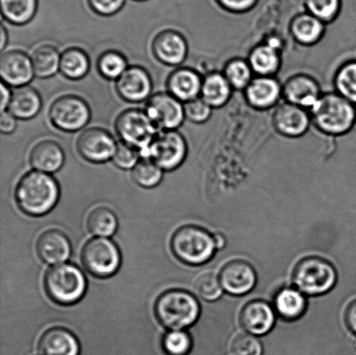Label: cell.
I'll return each instance as SVG.
<instances>
[{"label":"cell","instance_id":"1","mask_svg":"<svg viewBox=\"0 0 356 355\" xmlns=\"http://www.w3.org/2000/svg\"><path fill=\"white\" fill-rule=\"evenodd\" d=\"M15 197L21 210L27 215L40 217L48 213L57 204L58 184L50 174L34 170L20 179Z\"/></svg>","mask_w":356,"mask_h":355},{"label":"cell","instance_id":"2","mask_svg":"<svg viewBox=\"0 0 356 355\" xmlns=\"http://www.w3.org/2000/svg\"><path fill=\"white\" fill-rule=\"evenodd\" d=\"M155 313L159 322L165 328L181 330L197 322L200 307L191 294L173 290L160 295L156 302Z\"/></svg>","mask_w":356,"mask_h":355},{"label":"cell","instance_id":"3","mask_svg":"<svg viewBox=\"0 0 356 355\" xmlns=\"http://www.w3.org/2000/svg\"><path fill=\"white\" fill-rule=\"evenodd\" d=\"M44 288L52 301L60 305H72L85 295L86 279L78 267L61 263L48 270Z\"/></svg>","mask_w":356,"mask_h":355},{"label":"cell","instance_id":"4","mask_svg":"<svg viewBox=\"0 0 356 355\" xmlns=\"http://www.w3.org/2000/svg\"><path fill=\"white\" fill-rule=\"evenodd\" d=\"M172 249L178 259L190 265L207 263L214 255V238L204 229L184 226L177 229L172 239Z\"/></svg>","mask_w":356,"mask_h":355},{"label":"cell","instance_id":"5","mask_svg":"<svg viewBox=\"0 0 356 355\" xmlns=\"http://www.w3.org/2000/svg\"><path fill=\"white\" fill-rule=\"evenodd\" d=\"M115 129L121 142L138 149L142 158L159 133L148 115L139 109L122 111L117 117Z\"/></svg>","mask_w":356,"mask_h":355},{"label":"cell","instance_id":"6","mask_svg":"<svg viewBox=\"0 0 356 355\" xmlns=\"http://www.w3.org/2000/svg\"><path fill=\"white\" fill-rule=\"evenodd\" d=\"M293 281L300 290L307 295L327 293L334 286L337 273L327 261L319 257H307L296 266Z\"/></svg>","mask_w":356,"mask_h":355},{"label":"cell","instance_id":"7","mask_svg":"<svg viewBox=\"0 0 356 355\" xmlns=\"http://www.w3.org/2000/svg\"><path fill=\"white\" fill-rule=\"evenodd\" d=\"M83 266L92 276L107 278L120 269L121 255L113 242L107 238H94L83 249Z\"/></svg>","mask_w":356,"mask_h":355},{"label":"cell","instance_id":"8","mask_svg":"<svg viewBox=\"0 0 356 355\" xmlns=\"http://www.w3.org/2000/svg\"><path fill=\"white\" fill-rule=\"evenodd\" d=\"M90 116L88 104L75 95L58 97L49 109V118L52 125L65 132L82 130L89 123Z\"/></svg>","mask_w":356,"mask_h":355},{"label":"cell","instance_id":"9","mask_svg":"<svg viewBox=\"0 0 356 355\" xmlns=\"http://www.w3.org/2000/svg\"><path fill=\"white\" fill-rule=\"evenodd\" d=\"M186 154V142L179 132L162 131L156 135L143 158L151 159L163 170L170 172L183 163Z\"/></svg>","mask_w":356,"mask_h":355},{"label":"cell","instance_id":"10","mask_svg":"<svg viewBox=\"0 0 356 355\" xmlns=\"http://www.w3.org/2000/svg\"><path fill=\"white\" fill-rule=\"evenodd\" d=\"M313 111L321 128L332 133L348 131L355 121L353 106L338 96L329 95L320 99Z\"/></svg>","mask_w":356,"mask_h":355},{"label":"cell","instance_id":"11","mask_svg":"<svg viewBox=\"0 0 356 355\" xmlns=\"http://www.w3.org/2000/svg\"><path fill=\"white\" fill-rule=\"evenodd\" d=\"M145 113L156 128L162 131H175L183 124L184 106L170 93L159 92L149 97Z\"/></svg>","mask_w":356,"mask_h":355},{"label":"cell","instance_id":"12","mask_svg":"<svg viewBox=\"0 0 356 355\" xmlns=\"http://www.w3.org/2000/svg\"><path fill=\"white\" fill-rule=\"evenodd\" d=\"M117 142L109 132L101 128H90L83 131L76 141V149L86 161L103 163L113 159Z\"/></svg>","mask_w":356,"mask_h":355},{"label":"cell","instance_id":"13","mask_svg":"<svg viewBox=\"0 0 356 355\" xmlns=\"http://www.w3.org/2000/svg\"><path fill=\"white\" fill-rule=\"evenodd\" d=\"M152 88L151 75L140 66L128 67L116 82L118 96L130 103L143 102L149 99Z\"/></svg>","mask_w":356,"mask_h":355},{"label":"cell","instance_id":"14","mask_svg":"<svg viewBox=\"0 0 356 355\" xmlns=\"http://www.w3.org/2000/svg\"><path fill=\"white\" fill-rule=\"evenodd\" d=\"M0 76L6 85L17 88L26 85L35 76L31 58L22 51L5 52L0 58Z\"/></svg>","mask_w":356,"mask_h":355},{"label":"cell","instance_id":"15","mask_svg":"<svg viewBox=\"0 0 356 355\" xmlns=\"http://www.w3.org/2000/svg\"><path fill=\"white\" fill-rule=\"evenodd\" d=\"M154 57L163 65H180L186 58L188 45L183 35L174 30L159 33L152 41Z\"/></svg>","mask_w":356,"mask_h":355},{"label":"cell","instance_id":"16","mask_svg":"<svg viewBox=\"0 0 356 355\" xmlns=\"http://www.w3.org/2000/svg\"><path fill=\"white\" fill-rule=\"evenodd\" d=\"M220 283L223 290L229 294L245 295L256 285V272L249 263L243 261H233L222 267Z\"/></svg>","mask_w":356,"mask_h":355},{"label":"cell","instance_id":"17","mask_svg":"<svg viewBox=\"0 0 356 355\" xmlns=\"http://www.w3.org/2000/svg\"><path fill=\"white\" fill-rule=\"evenodd\" d=\"M37 252L44 263L58 265L71 256V242L64 233L58 229H50L38 239Z\"/></svg>","mask_w":356,"mask_h":355},{"label":"cell","instance_id":"18","mask_svg":"<svg viewBox=\"0 0 356 355\" xmlns=\"http://www.w3.org/2000/svg\"><path fill=\"white\" fill-rule=\"evenodd\" d=\"M240 322L243 329L252 335H266L274 326L273 309L265 302H250L241 312Z\"/></svg>","mask_w":356,"mask_h":355},{"label":"cell","instance_id":"19","mask_svg":"<svg viewBox=\"0 0 356 355\" xmlns=\"http://www.w3.org/2000/svg\"><path fill=\"white\" fill-rule=\"evenodd\" d=\"M29 160L30 165L37 172L51 174L62 168L65 155L64 149L57 142L43 140L31 149Z\"/></svg>","mask_w":356,"mask_h":355},{"label":"cell","instance_id":"20","mask_svg":"<svg viewBox=\"0 0 356 355\" xmlns=\"http://www.w3.org/2000/svg\"><path fill=\"white\" fill-rule=\"evenodd\" d=\"M38 351L41 355H79L80 347L72 332L57 327L43 333L38 342Z\"/></svg>","mask_w":356,"mask_h":355},{"label":"cell","instance_id":"21","mask_svg":"<svg viewBox=\"0 0 356 355\" xmlns=\"http://www.w3.org/2000/svg\"><path fill=\"white\" fill-rule=\"evenodd\" d=\"M202 85L200 76L193 69L188 68L176 69L167 80V88L170 95L184 102L197 99Z\"/></svg>","mask_w":356,"mask_h":355},{"label":"cell","instance_id":"22","mask_svg":"<svg viewBox=\"0 0 356 355\" xmlns=\"http://www.w3.org/2000/svg\"><path fill=\"white\" fill-rule=\"evenodd\" d=\"M42 108L40 93L33 87H19L12 93L8 111L17 119L29 120L36 117Z\"/></svg>","mask_w":356,"mask_h":355},{"label":"cell","instance_id":"23","mask_svg":"<svg viewBox=\"0 0 356 355\" xmlns=\"http://www.w3.org/2000/svg\"><path fill=\"white\" fill-rule=\"evenodd\" d=\"M275 307L282 318L294 321L301 317L305 312L307 302L301 292L286 288L278 292L275 298Z\"/></svg>","mask_w":356,"mask_h":355},{"label":"cell","instance_id":"24","mask_svg":"<svg viewBox=\"0 0 356 355\" xmlns=\"http://www.w3.org/2000/svg\"><path fill=\"white\" fill-rule=\"evenodd\" d=\"M90 62L88 55L82 49L71 47L63 52L59 71L65 78L79 80L89 72Z\"/></svg>","mask_w":356,"mask_h":355},{"label":"cell","instance_id":"25","mask_svg":"<svg viewBox=\"0 0 356 355\" xmlns=\"http://www.w3.org/2000/svg\"><path fill=\"white\" fill-rule=\"evenodd\" d=\"M61 55L51 45L44 44L38 47L31 55L34 74L40 79H48L59 71Z\"/></svg>","mask_w":356,"mask_h":355},{"label":"cell","instance_id":"26","mask_svg":"<svg viewBox=\"0 0 356 355\" xmlns=\"http://www.w3.org/2000/svg\"><path fill=\"white\" fill-rule=\"evenodd\" d=\"M3 19L16 26L29 23L36 15L38 0H0Z\"/></svg>","mask_w":356,"mask_h":355},{"label":"cell","instance_id":"27","mask_svg":"<svg viewBox=\"0 0 356 355\" xmlns=\"http://www.w3.org/2000/svg\"><path fill=\"white\" fill-rule=\"evenodd\" d=\"M286 94L292 103L312 109L320 99L316 83L305 76H298L289 81L286 86Z\"/></svg>","mask_w":356,"mask_h":355},{"label":"cell","instance_id":"28","mask_svg":"<svg viewBox=\"0 0 356 355\" xmlns=\"http://www.w3.org/2000/svg\"><path fill=\"white\" fill-rule=\"evenodd\" d=\"M277 123L280 131L288 135H299L306 131L309 119L305 111L295 106H284L278 110Z\"/></svg>","mask_w":356,"mask_h":355},{"label":"cell","instance_id":"29","mask_svg":"<svg viewBox=\"0 0 356 355\" xmlns=\"http://www.w3.org/2000/svg\"><path fill=\"white\" fill-rule=\"evenodd\" d=\"M202 99L211 106H218L229 99L230 90L228 80L219 74L205 79L202 85Z\"/></svg>","mask_w":356,"mask_h":355},{"label":"cell","instance_id":"30","mask_svg":"<svg viewBox=\"0 0 356 355\" xmlns=\"http://www.w3.org/2000/svg\"><path fill=\"white\" fill-rule=\"evenodd\" d=\"M87 227L94 236H113L118 228V219L113 211L106 207L94 208L87 220Z\"/></svg>","mask_w":356,"mask_h":355},{"label":"cell","instance_id":"31","mask_svg":"<svg viewBox=\"0 0 356 355\" xmlns=\"http://www.w3.org/2000/svg\"><path fill=\"white\" fill-rule=\"evenodd\" d=\"M279 85L273 79H260L254 80L248 90V97L251 103L257 106H268L277 99Z\"/></svg>","mask_w":356,"mask_h":355},{"label":"cell","instance_id":"32","mask_svg":"<svg viewBox=\"0 0 356 355\" xmlns=\"http://www.w3.org/2000/svg\"><path fill=\"white\" fill-rule=\"evenodd\" d=\"M127 68V58L117 51L104 52L97 60L99 74L108 80H118Z\"/></svg>","mask_w":356,"mask_h":355},{"label":"cell","instance_id":"33","mask_svg":"<svg viewBox=\"0 0 356 355\" xmlns=\"http://www.w3.org/2000/svg\"><path fill=\"white\" fill-rule=\"evenodd\" d=\"M163 170L149 158H142L132 169V179L138 185L146 189L158 185L161 182Z\"/></svg>","mask_w":356,"mask_h":355},{"label":"cell","instance_id":"34","mask_svg":"<svg viewBox=\"0 0 356 355\" xmlns=\"http://www.w3.org/2000/svg\"><path fill=\"white\" fill-rule=\"evenodd\" d=\"M293 31L299 41L303 43H312L322 33L323 24L321 20L312 14H303L294 21Z\"/></svg>","mask_w":356,"mask_h":355},{"label":"cell","instance_id":"35","mask_svg":"<svg viewBox=\"0 0 356 355\" xmlns=\"http://www.w3.org/2000/svg\"><path fill=\"white\" fill-rule=\"evenodd\" d=\"M251 65L254 71L261 74H268L275 71L279 65V57L272 45L258 47L251 56Z\"/></svg>","mask_w":356,"mask_h":355},{"label":"cell","instance_id":"36","mask_svg":"<svg viewBox=\"0 0 356 355\" xmlns=\"http://www.w3.org/2000/svg\"><path fill=\"white\" fill-rule=\"evenodd\" d=\"M163 349L167 355H187L191 349V337L181 330H172L163 336Z\"/></svg>","mask_w":356,"mask_h":355},{"label":"cell","instance_id":"37","mask_svg":"<svg viewBox=\"0 0 356 355\" xmlns=\"http://www.w3.org/2000/svg\"><path fill=\"white\" fill-rule=\"evenodd\" d=\"M195 290L206 301H216L221 297L222 285L214 273L207 272L201 274L195 281Z\"/></svg>","mask_w":356,"mask_h":355},{"label":"cell","instance_id":"38","mask_svg":"<svg viewBox=\"0 0 356 355\" xmlns=\"http://www.w3.org/2000/svg\"><path fill=\"white\" fill-rule=\"evenodd\" d=\"M142 158L138 149L120 142L113 158L115 165L122 170L134 169Z\"/></svg>","mask_w":356,"mask_h":355},{"label":"cell","instance_id":"39","mask_svg":"<svg viewBox=\"0 0 356 355\" xmlns=\"http://www.w3.org/2000/svg\"><path fill=\"white\" fill-rule=\"evenodd\" d=\"M337 83L343 95L356 104V63H352L341 69Z\"/></svg>","mask_w":356,"mask_h":355},{"label":"cell","instance_id":"40","mask_svg":"<svg viewBox=\"0 0 356 355\" xmlns=\"http://www.w3.org/2000/svg\"><path fill=\"white\" fill-rule=\"evenodd\" d=\"M341 0H306L310 14L320 20H330L339 10Z\"/></svg>","mask_w":356,"mask_h":355},{"label":"cell","instance_id":"41","mask_svg":"<svg viewBox=\"0 0 356 355\" xmlns=\"http://www.w3.org/2000/svg\"><path fill=\"white\" fill-rule=\"evenodd\" d=\"M232 351L236 355H261L263 347L259 340L252 335L241 333L234 340Z\"/></svg>","mask_w":356,"mask_h":355},{"label":"cell","instance_id":"42","mask_svg":"<svg viewBox=\"0 0 356 355\" xmlns=\"http://www.w3.org/2000/svg\"><path fill=\"white\" fill-rule=\"evenodd\" d=\"M226 75L230 85L236 88H243L250 81V69L243 61H233L227 68Z\"/></svg>","mask_w":356,"mask_h":355},{"label":"cell","instance_id":"43","mask_svg":"<svg viewBox=\"0 0 356 355\" xmlns=\"http://www.w3.org/2000/svg\"><path fill=\"white\" fill-rule=\"evenodd\" d=\"M211 107L204 99H195L185 104L184 115L194 123H202L211 116Z\"/></svg>","mask_w":356,"mask_h":355},{"label":"cell","instance_id":"44","mask_svg":"<svg viewBox=\"0 0 356 355\" xmlns=\"http://www.w3.org/2000/svg\"><path fill=\"white\" fill-rule=\"evenodd\" d=\"M125 0H88L90 9L100 16L109 17L123 8Z\"/></svg>","mask_w":356,"mask_h":355},{"label":"cell","instance_id":"45","mask_svg":"<svg viewBox=\"0 0 356 355\" xmlns=\"http://www.w3.org/2000/svg\"><path fill=\"white\" fill-rule=\"evenodd\" d=\"M218 2L234 12H243L256 5L257 0H218Z\"/></svg>","mask_w":356,"mask_h":355},{"label":"cell","instance_id":"46","mask_svg":"<svg viewBox=\"0 0 356 355\" xmlns=\"http://www.w3.org/2000/svg\"><path fill=\"white\" fill-rule=\"evenodd\" d=\"M17 118L14 117L9 111H3L0 117V131L3 134H10L17 128Z\"/></svg>","mask_w":356,"mask_h":355},{"label":"cell","instance_id":"47","mask_svg":"<svg viewBox=\"0 0 356 355\" xmlns=\"http://www.w3.org/2000/svg\"><path fill=\"white\" fill-rule=\"evenodd\" d=\"M345 320H346L348 328L356 335V300L348 306L346 313H345Z\"/></svg>","mask_w":356,"mask_h":355},{"label":"cell","instance_id":"48","mask_svg":"<svg viewBox=\"0 0 356 355\" xmlns=\"http://www.w3.org/2000/svg\"><path fill=\"white\" fill-rule=\"evenodd\" d=\"M1 113L6 111V108H8L12 93L10 92L8 87L6 83H1Z\"/></svg>","mask_w":356,"mask_h":355},{"label":"cell","instance_id":"49","mask_svg":"<svg viewBox=\"0 0 356 355\" xmlns=\"http://www.w3.org/2000/svg\"><path fill=\"white\" fill-rule=\"evenodd\" d=\"M214 240L216 249H221L225 246V238H223V236L216 234L214 236Z\"/></svg>","mask_w":356,"mask_h":355},{"label":"cell","instance_id":"50","mask_svg":"<svg viewBox=\"0 0 356 355\" xmlns=\"http://www.w3.org/2000/svg\"><path fill=\"white\" fill-rule=\"evenodd\" d=\"M1 41H0V49L3 50L6 47V44L7 43V33L5 26H1Z\"/></svg>","mask_w":356,"mask_h":355},{"label":"cell","instance_id":"51","mask_svg":"<svg viewBox=\"0 0 356 355\" xmlns=\"http://www.w3.org/2000/svg\"><path fill=\"white\" fill-rule=\"evenodd\" d=\"M135 1L142 2V1H146V0H135Z\"/></svg>","mask_w":356,"mask_h":355},{"label":"cell","instance_id":"52","mask_svg":"<svg viewBox=\"0 0 356 355\" xmlns=\"http://www.w3.org/2000/svg\"><path fill=\"white\" fill-rule=\"evenodd\" d=\"M355 346H356V342H355Z\"/></svg>","mask_w":356,"mask_h":355}]
</instances>
